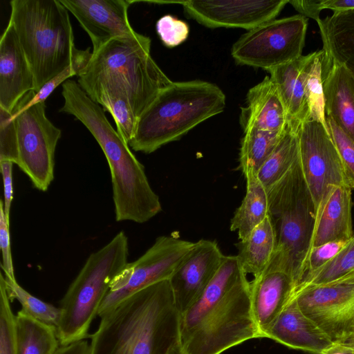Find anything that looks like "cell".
I'll return each instance as SVG.
<instances>
[{
    "instance_id": "6da1fadb",
    "label": "cell",
    "mask_w": 354,
    "mask_h": 354,
    "mask_svg": "<svg viewBox=\"0 0 354 354\" xmlns=\"http://www.w3.org/2000/svg\"><path fill=\"white\" fill-rule=\"evenodd\" d=\"M263 338L254 317L250 281L236 256L224 257L199 298L180 317L185 354H221L249 339Z\"/></svg>"
},
{
    "instance_id": "7a4b0ae2",
    "label": "cell",
    "mask_w": 354,
    "mask_h": 354,
    "mask_svg": "<svg viewBox=\"0 0 354 354\" xmlns=\"http://www.w3.org/2000/svg\"><path fill=\"white\" fill-rule=\"evenodd\" d=\"M89 354H169L180 344V313L169 279L149 286L99 315Z\"/></svg>"
},
{
    "instance_id": "3957f363",
    "label": "cell",
    "mask_w": 354,
    "mask_h": 354,
    "mask_svg": "<svg viewBox=\"0 0 354 354\" xmlns=\"http://www.w3.org/2000/svg\"><path fill=\"white\" fill-rule=\"evenodd\" d=\"M64 104L60 112L81 122L101 147L109 167L117 221L143 223L162 210L158 196L150 186L144 166L129 145L111 125L105 111L79 84L68 80L62 85Z\"/></svg>"
},
{
    "instance_id": "277c9868",
    "label": "cell",
    "mask_w": 354,
    "mask_h": 354,
    "mask_svg": "<svg viewBox=\"0 0 354 354\" xmlns=\"http://www.w3.org/2000/svg\"><path fill=\"white\" fill-rule=\"evenodd\" d=\"M10 4L9 21L31 66L35 93L68 66L73 64L78 73L85 67L91 53L75 48L68 10L59 0H12Z\"/></svg>"
},
{
    "instance_id": "5b68a950",
    "label": "cell",
    "mask_w": 354,
    "mask_h": 354,
    "mask_svg": "<svg viewBox=\"0 0 354 354\" xmlns=\"http://www.w3.org/2000/svg\"><path fill=\"white\" fill-rule=\"evenodd\" d=\"M151 39L136 32L112 39L95 51L78 73L77 83L86 92L102 85L125 89L138 118L156 97L172 84L151 56Z\"/></svg>"
},
{
    "instance_id": "8992f818",
    "label": "cell",
    "mask_w": 354,
    "mask_h": 354,
    "mask_svg": "<svg viewBox=\"0 0 354 354\" xmlns=\"http://www.w3.org/2000/svg\"><path fill=\"white\" fill-rule=\"evenodd\" d=\"M225 106V95L214 84L173 82L140 116L128 145L135 151L151 153L221 113Z\"/></svg>"
},
{
    "instance_id": "52a82bcc",
    "label": "cell",
    "mask_w": 354,
    "mask_h": 354,
    "mask_svg": "<svg viewBox=\"0 0 354 354\" xmlns=\"http://www.w3.org/2000/svg\"><path fill=\"white\" fill-rule=\"evenodd\" d=\"M267 192L277 243L264 272H284L297 288L305 274L316 212L299 156L289 171Z\"/></svg>"
},
{
    "instance_id": "ba28073f",
    "label": "cell",
    "mask_w": 354,
    "mask_h": 354,
    "mask_svg": "<svg viewBox=\"0 0 354 354\" xmlns=\"http://www.w3.org/2000/svg\"><path fill=\"white\" fill-rule=\"evenodd\" d=\"M128 238L118 232L91 253L60 301V345L85 339L114 279L128 263Z\"/></svg>"
},
{
    "instance_id": "9c48e42d",
    "label": "cell",
    "mask_w": 354,
    "mask_h": 354,
    "mask_svg": "<svg viewBox=\"0 0 354 354\" xmlns=\"http://www.w3.org/2000/svg\"><path fill=\"white\" fill-rule=\"evenodd\" d=\"M35 93H27L12 112L18 138L17 165L35 187L45 192L54 179L55 153L62 131L46 117L45 102L30 104Z\"/></svg>"
},
{
    "instance_id": "30bf717a",
    "label": "cell",
    "mask_w": 354,
    "mask_h": 354,
    "mask_svg": "<svg viewBox=\"0 0 354 354\" xmlns=\"http://www.w3.org/2000/svg\"><path fill=\"white\" fill-rule=\"evenodd\" d=\"M307 26L300 14L268 21L243 35L231 55L238 64L266 71L292 62L302 56Z\"/></svg>"
},
{
    "instance_id": "8fae6325",
    "label": "cell",
    "mask_w": 354,
    "mask_h": 354,
    "mask_svg": "<svg viewBox=\"0 0 354 354\" xmlns=\"http://www.w3.org/2000/svg\"><path fill=\"white\" fill-rule=\"evenodd\" d=\"M194 243L174 235L158 237L140 257L128 263L114 279L100 306L98 316L138 291L169 279Z\"/></svg>"
},
{
    "instance_id": "7c38bea8",
    "label": "cell",
    "mask_w": 354,
    "mask_h": 354,
    "mask_svg": "<svg viewBox=\"0 0 354 354\" xmlns=\"http://www.w3.org/2000/svg\"><path fill=\"white\" fill-rule=\"evenodd\" d=\"M294 295L302 311L333 342L354 337V272L327 283L297 288Z\"/></svg>"
},
{
    "instance_id": "4fadbf2b",
    "label": "cell",
    "mask_w": 354,
    "mask_h": 354,
    "mask_svg": "<svg viewBox=\"0 0 354 354\" xmlns=\"http://www.w3.org/2000/svg\"><path fill=\"white\" fill-rule=\"evenodd\" d=\"M297 135L302 173L316 209L331 186L347 185L342 163L328 129L320 122L305 120Z\"/></svg>"
},
{
    "instance_id": "5bb4252c",
    "label": "cell",
    "mask_w": 354,
    "mask_h": 354,
    "mask_svg": "<svg viewBox=\"0 0 354 354\" xmlns=\"http://www.w3.org/2000/svg\"><path fill=\"white\" fill-rule=\"evenodd\" d=\"M288 0H207L181 1L187 18L212 28L248 30L274 19Z\"/></svg>"
},
{
    "instance_id": "9a60e30c",
    "label": "cell",
    "mask_w": 354,
    "mask_h": 354,
    "mask_svg": "<svg viewBox=\"0 0 354 354\" xmlns=\"http://www.w3.org/2000/svg\"><path fill=\"white\" fill-rule=\"evenodd\" d=\"M225 255L217 242L201 239L169 279L180 315L202 295L218 270Z\"/></svg>"
},
{
    "instance_id": "2e32d148",
    "label": "cell",
    "mask_w": 354,
    "mask_h": 354,
    "mask_svg": "<svg viewBox=\"0 0 354 354\" xmlns=\"http://www.w3.org/2000/svg\"><path fill=\"white\" fill-rule=\"evenodd\" d=\"M89 36L93 51L109 40L133 35L128 18L129 0H59Z\"/></svg>"
},
{
    "instance_id": "e0dca14e",
    "label": "cell",
    "mask_w": 354,
    "mask_h": 354,
    "mask_svg": "<svg viewBox=\"0 0 354 354\" xmlns=\"http://www.w3.org/2000/svg\"><path fill=\"white\" fill-rule=\"evenodd\" d=\"M34 90L31 66L9 21L0 40V107L12 113L19 101Z\"/></svg>"
},
{
    "instance_id": "ac0fdd59",
    "label": "cell",
    "mask_w": 354,
    "mask_h": 354,
    "mask_svg": "<svg viewBox=\"0 0 354 354\" xmlns=\"http://www.w3.org/2000/svg\"><path fill=\"white\" fill-rule=\"evenodd\" d=\"M265 338L271 339L293 349L313 354L322 353L334 343L302 311L295 295L267 330Z\"/></svg>"
},
{
    "instance_id": "d6986e66",
    "label": "cell",
    "mask_w": 354,
    "mask_h": 354,
    "mask_svg": "<svg viewBox=\"0 0 354 354\" xmlns=\"http://www.w3.org/2000/svg\"><path fill=\"white\" fill-rule=\"evenodd\" d=\"M351 207L348 186L333 185L328 189L316 208L310 250L328 242L348 241L353 236Z\"/></svg>"
},
{
    "instance_id": "ffe728a7",
    "label": "cell",
    "mask_w": 354,
    "mask_h": 354,
    "mask_svg": "<svg viewBox=\"0 0 354 354\" xmlns=\"http://www.w3.org/2000/svg\"><path fill=\"white\" fill-rule=\"evenodd\" d=\"M322 77L326 116L354 142V77L344 66L326 56L324 51Z\"/></svg>"
},
{
    "instance_id": "44dd1931",
    "label": "cell",
    "mask_w": 354,
    "mask_h": 354,
    "mask_svg": "<svg viewBox=\"0 0 354 354\" xmlns=\"http://www.w3.org/2000/svg\"><path fill=\"white\" fill-rule=\"evenodd\" d=\"M295 288L291 278L279 271L266 272L250 281L253 315L263 338L294 295Z\"/></svg>"
},
{
    "instance_id": "7402d4cb",
    "label": "cell",
    "mask_w": 354,
    "mask_h": 354,
    "mask_svg": "<svg viewBox=\"0 0 354 354\" xmlns=\"http://www.w3.org/2000/svg\"><path fill=\"white\" fill-rule=\"evenodd\" d=\"M286 109L279 92L269 76L252 87L241 108L240 122L243 129H259L281 133L287 125Z\"/></svg>"
},
{
    "instance_id": "603a6c76",
    "label": "cell",
    "mask_w": 354,
    "mask_h": 354,
    "mask_svg": "<svg viewBox=\"0 0 354 354\" xmlns=\"http://www.w3.org/2000/svg\"><path fill=\"white\" fill-rule=\"evenodd\" d=\"M315 52L270 68L266 71L275 85L284 105L287 123L297 131L299 126L309 118L308 107L305 99L304 77L307 64Z\"/></svg>"
},
{
    "instance_id": "cb8c5ba5",
    "label": "cell",
    "mask_w": 354,
    "mask_h": 354,
    "mask_svg": "<svg viewBox=\"0 0 354 354\" xmlns=\"http://www.w3.org/2000/svg\"><path fill=\"white\" fill-rule=\"evenodd\" d=\"M317 24L324 55L354 77V9L333 12Z\"/></svg>"
},
{
    "instance_id": "d4e9b609",
    "label": "cell",
    "mask_w": 354,
    "mask_h": 354,
    "mask_svg": "<svg viewBox=\"0 0 354 354\" xmlns=\"http://www.w3.org/2000/svg\"><path fill=\"white\" fill-rule=\"evenodd\" d=\"M276 243V232L269 215L245 239L236 243V257L245 274L254 277L263 274L270 263Z\"/></svg>"
},
{
    "instance_id": "484cf974",
    "label": "cell",
    "mask_w": 354,
    "mask_h": 354,
    "mask_svg": "<svg viewBox=\"0 0 354 354\" xmlns=\"http://www.w3.org/2000/svg\"><path fill=\"white\" fill-rule=\"evenodd\" d=\"M246 193L230 221L231 231H236L239 241L270 215L268 192L257 175L245 176Z\"/></svg>"
},
{
    "instance_id": "4316f807",
    "label": "cell",
    "mask_w": 354,
    "mask_h": 354,
    "mask_svg": "<svg viewBox=\"0 0 354 354\" xmlns=\"http://www.w3.org/2000/svg\"><path fill=\"white\" fill-rule=\"evenodd\" d=\"M17 354H55L60 346L57 328L22 310L15 315Z\"/></svg>"
},
{
    "instance_id": "83f0119b",
    "label": "cell",
    "mask_w": 354,
    "mask_h": 354,
    "mask_svg": "<svg viewBox=\"0 0 354 354\" xmlns=\"http://www.w3.org/2000/svg\"><path fill=\"white\" fill-rule=\"evenodd\" d=\"M95 102L110 113L117 131L129 144L133 136L138 118L131 107L128 94L120 86L109 84L91 88L85 92Z\"/></svg>"
},
{
    "instance_id": "f1b7e54d",
    "label": "cell",
    "mask_w": 354,
    "mask_h": 354,
    "mask_svg": "<svg viewBox=\"0 0 354 354\" xmlns=\"http://www.w3.org/2000/svg\"><path fill=\"white\" fill-rule=\"evenodd\" d=\"M239 153V168L244 176L257 175L278 144L283 132L275 133L248 127L243 129Z\"/></svg>"
},
{
    "instance_id": "f546056e",
    "label": "cell",
    "mask_w": 354,
    "mask_h": 354,
    "mask_svg": "<svg viewBox=\"0 0 354 354\" xmlns=\"http://www.w3.org/2000/svg\"><path fill=\"white\" fill-rule=\"evenodd\" d=\"M297 132L287 123L278 144L258 172L257 177L266 190L289 171L298 158Z\"/></svg>"
},
{
    "instance_id": "4dcf8cb0",
    "label": "cell",
    "mask_w": 354,
    "mask_h": 354,
    "mask_svg": "<svg viewBox=\"0 0 354 354\" xmlns=\"http://www.w3.org/2000/svg\"><path fill=\"white\" fill-rule=\"evenodd\" d=\"M353 272H354V233L333 259L316 270L306 274L296 289L307 286L327 283Z\"/></svg>"
},
{
    "instance_id": "1f68e13d",
    "label": "cell",
    "mask_w": 354,
    "mask_h": 354,
    "mask_svg": "<svg viewBox=\"0 0 354 354\" xmlns=\"http://www.w3.org/2000/svg\"><path fill=\"white\" fill-rule=\"evenodd\" d=\"M323 50L315 51L307 64L304 77L305 99L308 107L309 118L320 122L328 129L325 113V102L322 77V58Z\"/></svg>"
},
{
    "instance_id": "d6a6232c",
    "label": "cell",
    "mask_w": 354,
    "mask_h": 354,
    "mask_svg": "<svg viewBox=\"0 0 354 354\" xmlns=\"http://www.w3.org/2000/svg\"><path fill=\"white\" fill-rule=\"evenodd\" d=\"M4 283L10 300H17L21 306V310L30 317L57 328L61 317L59 307L33 296L22 288L16 279L4 275Z\"/></svg>"
},
{
    "instance_id": "836d02e7",
    "label": "cell",
    "mask_w": 354,
    "mask_h": 354,
    "mask_svg": "<svg viewBox=\"0 0 354 354\" xmlns=\"http://www.w3.org/2000/svg\"><path fill=\"white\" fill-rule=\"evenodd\" d=\"M5 283L0 272V354H17L14 315Z\"/></svg>"
},
{
    "instance_id": "e575fe53",
    "label": "cell",
    "mask_w": 354,
    "mask_h": 354,
    "mask_svg": "<svg viewBox=\"0 0 354 354\" xmlns=\"http://www.w3.org/2000/svg\"><path fill=\"white\" fill-rule=\"evenodd\" d=\"M326 122L341 158L346 185L354 189V142L330 118L326 117Z\"/></svg>"
},
{
    "instance_id": "d590c367",
    "label": "cell",
    "mask_w": 354,
    "mask_h": 354,
    "mask_svg": "<svg viewBox=\"0 0 354 354\" xmlns=\"http://www.w3.org/2000/svg\"><path fill=\"white\" fill-rule=\"evenodd\" d=\"M18 161V138L11 112L0 107V161Z\"/></svg>"
},
{
    "instance_id": "8d00e7d4",
    "label": "cell",
    "mask_w": 354,
    "mask_h": 354,
    "mask_svg": "<svg viewBox=\"0 0 354 354\" xmlns=\"http://www.w3.org/2000/svg\"><path fill=\"white\" fill-rule=\"evenodd\" d=\"M156 29L161 41L168 48L184 42L189 32V27L185 21L171 15L160 17L156 22Z\"/></svg>"
},
{
    "instance_id": "74e56055",
    "label": "cell",
    "mask_w": 354,
    "mask_h": 354,
    "mask_svg": "<svg viewBox=\"0 0 354 354\" xmlns=\"http://www.w3.org/2000/svg\"><path fill=\"white\" fill-rule=\"evenodd\" d=\"M0 245L2 254L1 269L6 277L16 279L10 246V223H8L3 201H0Z\"/></svg>"
},
{
    "instance_id": "f35d334b",
    "label": "cell",
    "mask_w": 354,
    "mask_h": 354,
    "mask_svg": "<svg viewBox=\"0 0 354 354\" xmlns=\"http://www.w3.org/2000/svg\"><path fill=\"white\" fill-rule=\"evenodd\" d=\"M346 242L347 241L328 242L313 248L310 251L307 259L304 275L321 267L333 259Z\"/></svg>"
},
{
    "instance_id": "ab89813d",
    "label": "cell",
    "mask_w": 354,
    "mask_h": 354,
    "mask_svg": "<svg viewBox=\"0 0 354 354\" xmlns=\"http://www.w3.org/2000/svg\"><path fill=\"white\" fill-rule=\"evenodd\" d=\"M77 74L78 71L73 64L68 66L60 73L46 82L31 99L30 104H34L45 102L47 97L59 84H62L65 81L68 80L69 77L77 75Z\"/></svg>"
},
{
    "instance_id": "60d3db41",
    "label": "cell",
    "mask_w": 354,
    "mask_h": 354,
    "mask_svg": "<svg viewBox=\"0 0 354 354\" xmlns=\"http://www.w3.org/2000/svg\"><path fill=\"white\" fill-rule=\"evenodd\" d=\"M10 160L0 161L1 172L3 183V209L8 223H10V213L13 198L12 187V166Z\"/></svg>"
},
{
    "instance_id": "b9f144b4",
    "label": "cell",
    "mask_w": 354,
    "mask_h": 354,
    "mask_svg": "<svg viewBox=\"0 0 354 354\" xmlns=\"http://www.w3.org/2000/svg\"><path fill=\"white\" fill-rule=\"evenodd\" d=\"M300 15L310 17L318 23L320 20V12L323 10L322 0H292L288 1Z\"/></svg>"
},
{
    "instance_id": "7bdbcfd3",
    "label": "cell",
    "mask_w": 354,
    "mask_h": 354,
    "mask_svg": "<svg viewBox=\"0 0 354 354\" xmlns=\"http://www.w3.org/2000/svg\"><path fill=\"white\" fill-rule=\"evenodd\" d=\"M90 343L82 339L66 345H60L55 354H89Z\"/></svg>"
},
{
    "instance_id": "ee69618b",
    "label": "cell",
    "mask_w": 354,
    "mask_h": 354,
    "mask_svg": "<svg viewBox=\"0 0 354 354\" xmlns=\"http://www.w3.org/2000/svg\"><path fill=\"white\" fill-rule=\"evenodd\" d=\"M322 7L333 12L350 10L354 9V0H322Z\"/></svg>"
},
{
    "instance_id": "f6af8a7d",
    "label": "cell",
    "mask_w": 354,
    "mask_h": 354,
    "mask_svg": "<svg viewBox=\"0 0 354 354\" xmlns=\"http://www.w3.org/2000/svg\"><path fill=\"white\" fill-rule=\"evenodd\" d=\"M320 354H354V343L351 342H334Z\"/></svg>"
},
{
    "instance_id": "bcb514c9",
    "label": "cell",
    "mask_w": 354,
    "mask_h": 354,
    "mask_svg": "<svg viewBox=\"0 0 354 354\" xmlns=\"http://www.w3.org/2000/svg\"><path fill=\"white\" fill-rule=\"evenodd\" d=\"M169 354H185L183 351L180 344L178 345L176 348H174Z\"/></svg>"
},
{
    "instance_id": "7dc6e473",
    "label": "cell",
    "mask_w": 354,
    "mask_h": 354,
    "mask_svg": "<svg viewBox=\"0 0 354 354\" xmlns=\"http://www.w3.org/2000/svg\"><path fill=\"white\" fill-rule=\"evenodd\" d=\"M349 342H354V337L353 338H351V339L348 340Z\"/></svg>"
},
{
    "instance_id": "c3c4849f",
    "label": "cell",
    "mask_w": 354,
    "mask_h": 354,
    "mask_svg": "<svg viewBox=\"0 0 354 354\" xmlns=\"http://www.w3.org/2000/svg\"><path fill=\"white\" fill-rule=\"evenodd\" d=\"M348 342H349V341H348ZM353 343H354V342H353Z\"/></svg>"
}]
</instances>
